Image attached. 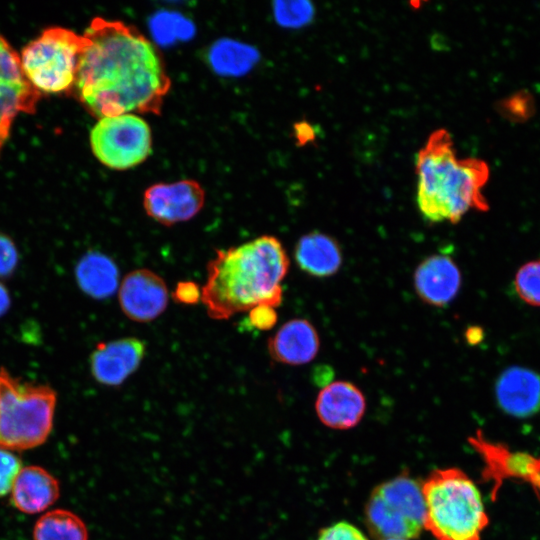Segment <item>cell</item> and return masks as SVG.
Wrapping results in <instances>:
<instances>
[{
	"mask_svg": "<svg viewBox=\"0 0 540 540\" xmlns=\"http://www.w3.org/2000/svg\"><path fill=\"white\" fill-rule=\"evenodd\" d=\"M74 90L95 117L159 114L171 80L155 46L121 21L94 18L83 34Z\"/></svg>",
	"mask_w": 540,
	"mask_h": 540,
	"instance_id": "6da1fadb",
	"label": "cell"
},
{
	"mask_svg": "<svg viewBox=\"0 0 540 540\" xmlns=\"http://www.w3.org/2000/svg\"><path fill=\"white\" fill-rule=\"evenodd\" d=\"M289 269L282 243L263 235L226 250L218 249L207 264L201 301L210 318L227 320L259 305L278 307L281 282Z\"/></svg>",
	"mask_w": 540,
	"mask_h": 540,
	"instance_id": "7a4b0ae2",
	"label": "cell"
},
{
	"mask_svg": "<svg viewBox=\"0 0 540 540\" xmlns=\"http://www.w3.org/2000/svg\"><path fill=\"white\" fill-rule=\"evenodd\" d=\"M417 205L432 222L457 223L470 210L489 206L482 190L489 167L477 158H458L450 133L435 130L416 156Z\"/></svg>",
	"mask_w": 540,
	"mask_h": 540,
	"instance_id": "3957f363",
	"label": "cell"
},
{
	"mask_svg": "<svg viewBox=\"0 0 540 540\" xmlns=\"http://www.w3.org/2000/svg\"><path fill=\"white\" fill-rule=\"evenodd\" d=\"M424 529L436 540H481L489 524L481 493L457 467L432 471L421 483Z\"/></svg>",
	"mask_w": 540,
	"mask_h": 540,
	"instance_id": "277c9868",
	"label": "cell"
},
{
	"mask_svg": "<svg viewBox=\"0 0 540 540\" xmlns=\"http://www.w3.org/2000/svg\"><path fill=\"white\" fill-rule=\"evenodd\" d=\"M55 392L21 383L0 369V448L27 450L43 444L52 426Z\"/></svg>",
	"mask_w": 540,
	"mask_h": 540,
	"instance_id": "5b68a950",
	"label": "cell"
},
{
	"mask_svg": "<svg viewBox=\"0 0 540 540\" xmlns=\"http://www.w3.org/2000/svg\"><path fill=\"white\" fill-rule=\"evenodd\" d=\"M364 513L376 540L419 537L425 517L421 484L407 473L380 483L370 493Z\"/></svg>",
	"mask_w": 540,
	"mask_h": 540,
	"instance_id": "8992f818",
	"label": "cell"
},
{
	"mask_svg": "<svg viewBox=\"0 0 540 540\" xmlns=\"http://www.w3.org/2000/svg\"><path fill=\"white\" fill-rule=\"evenodd\" d=\"M85 45L84 35L62 27L48 28L23 48V73L40 94L68 91L74 86Z\"/></svg>",
	"mask_w": 540,
	"mask_h": 540,
	"instance_id": "52a82bcc",
	"label": "cell"
},
{
	"mask_svg": "<svg viewBox=\"0 0 540 540\" xmlns=\"http://www.w3.org/2000/svg\"><path fill=\"white\" fill-rule=\"evenodd\" d=\"M95 157L106 167L126 170L145 161L152 150V134L140 116L126 113L104 117L90 132Z\"/></svg>",
	"mask_w": 540,
	"mask_h": 540,
	"instance_id": "ba28073f",
	"label": "cell"
},
{
	"mask_svg": "<svg viewBox=\"0 0 540 540\" xmlns=\"http://www.w3.org/2000/svg\"><path fill=\"white\" fill-rule=\"evenodd\" d=\"M41 94L25 77L20 56L0 35V150L19 113H33Z\"/></svg>",
	"mask_w": 540,
	"mask_h": 540,
	"instance_id": "9c48e42d",
	"label": "cell"
},
{
	"mask_svg": "<svg viewBox=\"0 0 540 540\" xmlns=\"http://www.w3.org/2000/svg\"><path fill=\"white\" fill-rule=\"evenodd\" d=\"M205 203V191L195 180L157 183L143 195L146 214L156 222L172 226L196 216Z\"/></svg>",
	"mask_w": 540,
	"mask_h": 540,
	"instance_id": "30bf717a",
	"label": "cell"
},
{
	"mask_svg": "<svg viewBox=\"0 0 540 540\" xmlns=\"http://www.w3.org/2000/svg\"><path fill=\"white\" fill-rule=\"evenodd\" d=\"M169 293L164 280L149 269H136L124 276L119 288V304L132 321L146 323L167 308Z\"/></svg>",
	"mask_w": 540,
	"mask_h": 540,
	"instance_id": "8fae6325",
	"label": "cell"
},
{
	"mask_svg": "<svg viewBox=\"0 0 540 540\" xmlns=\"http://www.w3.org/2000/svg\"><path fill=\"white\" fill-rule=\"evenodd\" d=\"M146 344L135 337L99 343L90 356L93 377L101 384L119 386L140 366Z\"/></svg>",
	"mask_w": 540,
	"mask_h": 540,
	"instance_id": "7c38bea8",
	"label": "cell"
},
{
	"mask_svg": "<svg viewBox=\"0 0 540 540\" xmlns=\"http://www.w3.org/2000/svg\"><path fill=\"white\" fill-rule=\"evenodd\" d=\"M316 414L325 426L347 430L355 427L366 411L362 391L348 381H334L325 385L315 401Z\"/></svg>",
	"mask_w": 540,
	"mask_h": 540,
	"instance_id": "4fadbf2b",
	"label": "cell"
},
{
	"mask_svg": "<svg viewBox=\"0 0 540 540\" xmlns=\"http://www.w3.org/2000/svg\"><path fill=\"white\" fill-rule=\"evenodd\" d=\"M414 288L419 298L432 306L449 304L461 286V274L453 259L436 254L424 259L414 272Z\"/></svg>",
	"mask_w": 540,
	"mask_h": 540,
	"instance_id": "5bb4252c",
	"label": "cell"
},
{
	"mask_svg": "<svg viewBox=\"0 0 540 540\" xmlns=\"http://www.w3.org/2000/svg\"><path fill=\"white\" fill-rule=\"evenodd\" d=\"M498 405L507 414L528 417L540 409V375L523 367H510L496 381Z\"/></svg>",
	"mask_w": 540,
	"mask_h": 540,
	"instance_id": "9a60e30c",
	"label": "cell"
},
{
	"mask_svg": "<svg viewBox=\"0 0 540 540\" xmlns=\"http://www.w3.org/2000/svg\"><path fill=\"white\" fill-rule=\"evenodd\" d=\"M267 347L274 361L303 365L316 357L320 340L315 327L308 320L292 319L268 339Z\"/></svg>",
	"mask_w": 540,
	"mask_h": 540,
	"instance_id": "2e32d148",
	"label": "cell"
},
{
	"mask_svg": "<svg viewBox=\"0 0 540 540\" xmlns=\"http://www.w3.org/2000/svg\"><path fill=\"white\" fill-rule=\"evenodd\" d=\"M484 459V474L496 484L503 477L512 476L540 483V460L530 455L512 454L497 444L487 442L481 433L469 439Z\"/></svg>",
	"mask_w": 540,
	"mask_h": 540,
	"instance_id": "e0dca14e",
	"label": "cell"
},
{
	"mask_svg": "<svg viewBox=\"0 0 540 540\" xmlns=\"http://www.w3.org/2000/svg\"><path fill=\"white\" fill-rule=\"evenodd\" d=\"M59 494L58 480L39 466L22 468L11 489L13 505L27 514L44 511L58 499Z\"/></svg>",
	"mask_w": 540,
	"mask_h": 540,
	"instance_id": "ac0fdd59",
	"label": "cell"
},
{
	"mask_svg": "<svg viewBox=\"0 0 540 540\" xmlns=\"http://www.w3.org/2000/svg\"><path fill=\"white\" fill-rule=\"evenodd\" d=\"M298 266L314 277H329L342 265V252L338 242L321 232L303 235L295 246Z\"/></svg>",
	"mask_w": 540,
	"mask_h": 540,
	"instance_id": "d6986e66",
	"label": "cell"
},
{
	"mask_svg": "<svg viewBox=\"0 0 540 540\" xmlns=\"http://www.w3.org/2000/svg\"><path fill=\"white\" fill-rule=\"evenodd\" d=\"M81 290L96 299L112 296L118 288L119 270L107 255L90 251L81 257L75 268Z\"/></svg>",
	"mask_w": 540,
	"mask_h": 540,
	"instance_id": "ffe728a7",
	"label": "cell"
},
{
	"mask_svg": "<svg viewBox=\"0 0 540 540\" xmlns=\"http://www.w3.org/2000/svg\"><path fill=\"white\" fill-rule=\"evenodd\" d=\"M258 59L259 53L254 47L231 39L215 42L208 53L213 70L225 76H240L247 73Z\"/></svg>",
	"mask_w": 540,
	"mask_h": 540,
	"instance_id": "44dd1931",
	"label": "cell"
},
{
	"mask_svg": "<svg viewBox=\"0 0 540 540\" xmlns=\"http://www.w3.org/2000/svg\"><path fill=\"white\" fill-rule=\"evenodd\" d=\"M33 540H88V531L76 514L56 509L45 513L36 522Z\"/></svg>",
	"mask_w": 540,
	"mask_h": 540,
	"instance_id": "7402d4cb",
	"label": "cell"
},
{
	"mask_svg": "<svg viewBox=\"0 0 540 540\" xmlns=\"http://www.w3.org/2000/svg\"><path fill=\"white\" fill-rule=\"evenodd\" d=\"M151 31L155 40L163 45L177 40H186L193 36V23L180 14L159 12L151 19Z\"/></svg>",
	"mask_w": 540,
	"mask_h": 540,
	"instance_id": "603a6c76",
	"label": "cell"
},
{
	"mask_svg": "<svg viewBox=\"0 0 540 540\" xmlns=\"http://www.w3.org/2000/svg\"><path fill=\"white\" fill-rule=\"evenodd\" d=\"M273 14L279 25L298 28L312 20L314 8L307 1H276L273 3Z\"/></svg>",
	"mask_w": 540,
	"mask_h": 540,
	"instance_id": "cb8c5ba5",
	"label": "cell"
},
{
	"mask_svg": "<svg viewBox=\"0 0 540 540\" xmlns=\"http://www.w3.org/2000/svg\"><path fill=\"white\" fill-rule=\"evenodd\" d=\"M514 285L523 301L540 306V260L521 266L515 275Z\"/></svg>",
	"mask_w": 540,
	"mask_h": 540,
	"instance_id": "d4e9b609",
	"label": "cell"
},
{
	"mask_svg": "<svg viewBox=\"0 0 540 540\" xmlns=\"http://www.w3.org/2000/svg\"><path fill=\"white\" fill-rule=\"evenodd\" d=\"M500 110L513 121L527 120L534 111L532 97L526 92H518L503 100Z\"/></svg>",
	"mask_w": 540,
	"mask_h": 540,
	"instance_id": "484cf974",
	"label": "cell"
},
{
	"mask_svg": "<svg viewBox=\"0 0 540 540\" xmlns=\"http://www.w3.org/2000/svg\"><path fill=\"white\" fill-rule=\"evenodd\" d=\"M21 469L19 457L10 450L0 448V497L11 491Z\"/></svg>",
	"mask_w": 540,
	"mask_h": 540,
	"instance_id": "4316f807",
	"label": "cell"
},
{
	"mask_svg": "<svg viewBox=\"0 0 540 540\" xmlns=\"http://www.w3.org/2000/svg\"><path fill=\"white\" fill-rule=\"evenodd\" d=\"M317 540H369L365 534L353 524L337 522L322 529Z\"/></svg>",
	"mask_w": 540,
	"mask_h": 540,
	"instance_id": "83f0119b",
	"label": "cell"
},
{
	"mask_svg": "<svg viewBox=\"0 0 540 540\" xmlns=\"http://www.w3.org/2000/svg\"><path fill=\"white\" fill-rule=\"evenodd\" d=\"M18 262V253L13 241L0 233V277L11 275Z\"/></svg>",
	"mask_w": 540,
	"mask_h": 540,
	"instance_id": "f1b7e54d",
	"label": "cell"
},
{
	"mask_svg": "<svg viewBox=\"0 0 540 540\" xmlns=\"http://www.w3.org/2000/svg\"><path fill=\"white\" fill-rule=\"evenodd\" d=\"M249 323L258 330H269L277 322V312L269 305H259L249 311Z\"/></svg>",
	"mask_w": 540,
	"mask_h": 540,
	"instance_id": "f546056e",
	"label": "cell"
},
{
	"mask_svg": "<svg viewBox=\"0 0 540 540\" xmlns=\"http://www.w3.org/2000/svg\"><path fill=\"white\" fill-rule=\"evenodd\" d=\"M172 297L180 304H197L201 300V289L193 281H181L172 292Z\"/></svg>",
	"mask_w": 540,
	"mask_h": 540,
	"instance_id": "4dcf8cb0",
	"label": "cell"
},
{
	"mask_svg": "<svg viewBox=\"0 0 540 540\" xmlns=\"http://www.w3.org/2000/svg\"><path fill=\"white\" fill-rule=\"evenodd\" d=\"M10 306V297L6 288L0 283V316H2Z\"/></svg>",
	"mask_w": 540,
	"mask_h": 540,
	"instance_id": "1f68e13d",
	"label": "cell"
},
{
	"mask_svg": "<svg viewBox=\"0 0 540 540\" xmlns=\"http://www.w3.org/2000/svg\"><path fill=\"white\" fill-rule=\"evenodd\" d=\"M386 540H407V539H386Z\"/></svg>",
	"mask_w": 540,
	"mask_h": 540,
	"instance_id": "d6a6232c",
	"label": "cell"
}]
</instances>
